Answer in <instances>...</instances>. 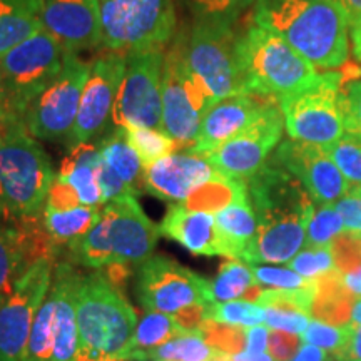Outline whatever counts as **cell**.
<instances>
[{
	"label": "cell",
	"instance_id": "obj_1",
	"mask_svg": "<svg viewBox=\"0 0 361 361\" xmlns=\"http://www.w3.org/2000/svg\"><path fill=\"white\" fill-rule=\"evenodd\" d=\"M246 184L258 219L246 264H288L306 245L316 202L303 184L273 159Z\"/></svg>",
	"mask_w": 361,
	"mask_h": 361
},
{
	"label": "cell",
	"instance_id": "obj_2",
	"mask_svg": "<svg viewBox=\"0 0 361 361\" xmlns=\"http://www.w3.org/2000/svg\"><path fill=\"white\" fill-rule=\"evenodd\" d=\"M255 24L286 40L316 69L348 61L350 22L336 0H256Z\"/></svg>",
	"mask_w": 361,
	"mask_h": 361
},
{
	"label": "cell",
	"instance_id": "obj_3",
	"mask_svg": "<svg viewBox=\"0 0 361 361\" xmlns=\"http://www.w3.org/2000/svg\"><path fill=\"white\" fill-rule=\"evenodd\" d=\"M159 234L135 194H128L104 204L90 231L67 247L71 259L87 268L141 266L152 258Z\"/></svg>",
	"mask_w": 361,
	"mask_h": 361
},
{
	"label": "cell",
	"instance_id": "obj_4",
	"mask_svg": "<svg viewBox=\"0 0 361 361\" xmlns=\"http://www.w3.org/2000/svg\"><path fill=\"white\" fill-rule=\"evenodd\" d=\"M54 179L47 152L24 124L0 134V223L24 226L42 218Z\"/></svg>",
	"mask_w": 361,
	"mask_h": 361
},
{
	"label": "cell",
	"instance_id": "obj_5",
	"mask_svg": "<svg viewBox=\"0 0 361 361\" xmlns=\"http://www.w3.org/2000/svg\"><path fill=\"white\" fill-rule=\"evenodd\" d=\"M243 94L278 102L313 84L319 72L286 40L251 25L238 40Z\"/></svg>",
	"mask_w": 361,
	"mask_h": 361
},
{
	"label": "cell",
	"instance_id": "obj_6",
	"mask_svg": "<svg viewBox=\"0 0 361 361\" xmlns=\"http://www.w3.org/2000/svg\"><path fill=\"white\" fill-rule=\"evenodd\" d=\"M80 353L92 360H117L133 338L137 316L109 276L79 274L75 288Z\"/></svg>",
	"mask_w": 361,
	"mask_h": 361
},
{
	"label": "cell",
	"instance_id": "obj_7",
	"mask_svg": "<svg viewBox=\"0 0 361 361\" xmlns=\"http://www.w3.org/2000/svg\"><path fill=\"white\" fill-rule=\"evenodd\" d=\"M218 102L194 74L186 57V35L179 34L164 54L162 64V130L178 142L191 146L200 134L206 112Z\"/></svg>",
	"mask_w": 361,
	"mask_h": 361
},
{
	"label": "cell",
	"instance_id": "obj_8",
	"mask_svg": "<svg viewBox=\"0 0 361 361\" xmlns=\"http://www.w3.org/2000/svg\"><path fill=\"white\" fill-rule=\"evenodd\" d=\"M102 44L130 54L164 51L176 34L173 0H97Z\"/></svg>",
	"mask_w": 361,
	"mask_h": 361
},
{
	"label": "cell",
	"instance_id": "obj_9",
	"mask_svg": "<svg viewBox=\"0 0 361 361\" xmlns=\"http://www.w3.org/2000/svg\"><path fill=\"white\" fill-rule=\"evenodd\" d=\"M67 51L40 29L0 57V106L20 119L25 107L52 82Z\"/></svg>",
	"mask_w": 361,
	"mask_h": 361
},
{
	"label": "cell",
	"instance_id": "obj_10",
	"mask_svg": "<svg viewBox=\"0 0 361 361\" xmlns=\"http://www.w3.org/2000/svg\"><path fill=\"white\" fill-rule=\"evenodd\" d=\"M343 74L319 72L313 84L279 101L284 129L293 141L326 147L345 134Z\"/></svg>",
	"mask_w": 361,
	"mask_h": 361
},
{
	"label": "cell",
	"instance_id": "obj_11",
	"mask_svg": "<svg viewBox=\"0 0 361 361\" xmlns=\"http://www.w3.org/2000/svg\"><path fill=\"white\" fill-rule=\"evenodd\" d=\"M234 22L196 19L186 35V57L216 101L243 94Z\"/></svg>",
	"mask_w": 361,
	"mask_h": 361
},
{
	"label": "cell",
	"instance_id": "obj_12",
	"mask_svg": "<svg viewBox=\"0 0 361 361\" xmlns=\"http://www.w3.org/2000/svg\"><path fill=\"white\" fill-rule=\"evenodd\" d=\"M89 64L67 52L62 69L29 106L20 121L32 137L56 141L71 135L79 112Z\"/></svg>",
	"mask_w": 361,
	"mask_h": 361
},
{
	"label": "cell",
	"instance_id": "obj_13",
	"mask_svg": "<svg viewBox=\"0 0 361 361\" xmlns=\"http://www.w3.org/2000/svg\"><path fill=\"white\" fill-rule=\"evenodd\" d=\"M162 51L126 54L111 121L116 128L162 129Z\"/></svg>",
	"mask_w": 361,
	"mask_h": 361
},
{
	"label": "cell",
	"instance_id": "obj_14",
	"mask_svg": "<svg viewBox=\"0 0 361 361\" xmlns=\"http://www.w3.org/2000/svg\"><path fill=\"white\" fill-rule=\"evenodd\" d=\"M135 295L147 311L168 314L214 303L209 279L164 256H152L139 266Z\"/></svg>",
	"mask_w": 361,
	"mask_h": 361
},
{
	"label": "cell",
	"instance_id": "obj_15",
	"mask_svg": "<svg viewBox=\"0 0 361 361\" xmlns=\"http://www.w3.org/2000/svg\"><path fill=\"white\" fill-rule=\"evenodd\" d=\"M52 256L29 264L6 303L0 306V361H20L35 316L51 291Z\"/></svg>",
	"mask_w": 361,
	"mask_h": 361
},
{
	"label": "cell",
	"instance_id": "obj_16",
	"mask_svg": "<svg viewBox=\"0 0 361 361\" xmlns=\"http://www.w3.org/2000/svg\"><path fill=\"white\" fill-rule=\"evenodd\" d=\"M284 119L278 102H269L241 133L204 157L216 171L229 178H252L279 146Z\"/></svg>",
	"mask_w": 361,
	"mask_h": 361
},
{
	"label": "cell",
	"instance_id": "obj_17",
	"mask_svg": "<svg viewBox=\"0 0 361 361\" xmlns=\"http://www.w3.org/2000/svg\"><path fill=\"white\" fill-rule=\"evenodd\" d=\"M126 69V54L109 51L89 64L79 112L69 135L71 146L89 142L111 119L121 80Z\"/></svg>",
	"mask_w": 361,
	"mask_h": 361
},
{
	"label": "cell",
	"instance_id": "obj_18",
	"mask_svg": "<svg viewBox=\"0 0 361 361\" xmlns=\"http://www.w3.org/2000/svg\"><path fill=\"white\" fill-rule=\"evenodd\" d=\"M273 161L303 184L316 204H335L351 189L323 146L288 139L276 147Z\"/></svg>",
	"mask_w": 361,
	"mask_h": 361
},
{
	"label": "cell",
	"instance_id": "obj_19",
	"mask_svg": "<svg viewBox=\"0 0 361 361\" xmlns=\"http://www.w3.org/2000/svg\"><path fill=\"white\" fill-rule=\"evenodd\" d=\"M42 29L67 52H79L102 44L97 0H39Z\"/></svg>",
	"mask_w": 361,
	"mask_h": 361
},
{
	"label": "cell",
	"instance_id": "obj_20",
	"mask_svg": "<svg viewBox=\"0 0 361 361\" xmlns=\"http://www.w3.org/2000/svg\"><path fill=\"white\" fill-rule=\"evenodd\" d=\"M219 174L204 156L173 152L149 168H144V189L159 200L180 204L194 189Z\"/></svg>",
	"mask_w": 361,
	"mask_h": 361
},
{
	"label": "cell",
	"instance_id": "obj_21",
	"mask_svg": "<svg viewBox=\"0 0 361 361\" xmlns=\"http://www.w3.org/2000/svg\"><path fill=\"white\" fill-rule=\"evenodd\" d=\"M269 102L274 101L250 96V94H238V96L221 99L206 112L200 134L186 152L197 156L213 152L214 149L223 146L224 142L241 133Z\"/></svg>",
	"mask_w": 361,
	"mask_h": 361
},
{
	"label": "cell",
	"instance_id": "obj_22",
	"mask_svg": "<svg viewBox=\"0 0 361 361\" xmlns=\"http://www.w3.org/2000/svg\"><path fill=\"white\" fill-rule=\"evenodd\" d=\"M159 233L197 256H221L216 216L173 204L159 223Z\"/></svg>",
	"mask_w": 361,
	"mask_h": 361
},
{
	"label": "cell",
	"instance_id": "obj_23",
	"mask_svg": "<svg viewBox=\"0 0 361 361\" xmlns=\"http://www.w3.org/2000/svg\"><path fill=\"white\" fill-rule=\"evenodd\" d=\"M39 221L24 226L0 223V306L11 296L20 274L34 263L27 259V252L37 251L39 245H54L49 236L42 238L45 231L37 228Z\"/></svg>",
	"mask_w": 361,
	"mask_h": 361
},
{
	"label": "cell",
	"instance_id": "obj_24",
	"mask_svg": "<svg viewBox=\"0 0 361 361\" xmlns=\"http://www.w3.org/2000/svg\"><path fill=\"white\" fill-rule=\"evenodd\" d=\"M216 216L221 256L246 263L247 255L258 233V219L252 209L250 196L224 207Z\"/></svg>",
	"mask_w": 361,
	"mask_h": 361
},
{
	"label": "cell",
	"instance_id": "obj_25",
	"mask_svg": "<svg viewBox=\"0 0 361 361\" xmlns=\"http://www.w3.org/2000/svg\"><path fill=\"white\" fill-rule=\"evenodd\" d=\"M101 161L99 146L92 142H82L71 146L69 152L61 164L57 176L66 179L78 192L82 206H102L101 189L97 184L96 168Z\"/></svg>",
	"mask_w": 361,
	"mask_h": 361
},
{
	"label": "cell",
	"instance_id": "obj_26",
	"mask_svg": "<svg viewBox=\"0 0 361 361\" xmlns=\"http://www.w3.org/2000/svg\"><path fill=\"white\" fill-rule=\"evenodd\" d=\"M356 298L336 268L314 279V300L311 316L319 322L345 326L351 323Z\"/></svg>",
	"mask_w": 361,
	"mask_h": 361
},
{
	"label": "cell",
	"instance_id": "obj_27",
	"mask_svg": "<svg viewBox=\"0 0 361 361\" xmlns=\"http://www.w3.org/2000/svg\"><path fill=\"white\" fill-rule=\"evenodd\" d=\"M40 29L39 0H0V57Z\"/></svg>",
	"mask_w": 361,
	"mask_h": 361
},
{
	"label": "cell",
	"instance_id": "obj_28",
	"mask_svg": "<svg viewBox=\"0 0 361 361\" xmlns=\"http://www.w3.org/2000/svg\"><path fill=\"white\" fill-rule=\"evenodd\" d=\"M184 333L189 331L179 328L173 314L147 311L141 322L137 323L133 338L117 360H149L152 351L173 340V338L184 335Z\"/></svg>",
	"mask_w": 361,
	"mask_h": 361
},
{
	"label": "cell",
	"instance_id": "obj_29",
	"mask_svg": "<svg viewBox=\"0 0 361 361\" xmlns=\"http://www.w3.org/2000/svg\"><path fill=\"white\" fill-rule=\"evenodd\" d=\"M101 209L102 206H78L66 211L44 209L40 223L54 245L71 246L97 223Z\"/></svg>",
	"mask_w": 361,
	"mask_h": 361
},
{
	"label": "cell",
	"instance_id": "obj_30",
	"mask_svg": "<svg viewBox=\"0 0 361 361\" xmlns=\"http://www.w3.org/2000/svg\"><path fill=\"white\" fill-rule=\"evenodd\" d=\"M245 197H247V184L245 179L229 178V176L219 173L194 189L188 200L180 204L192 211L218 214L224 207L245 200Z\"/></svg>",
	"mask_w": 361,
	"mask_h": 361
},
{
	"label": "cell",
	"instance_id": "obj_31",
	"mask_svg": "<svg viewBox=\"0 0 361 361\" xmlns=\"http://www.w3.org/2000/svg\"><path fill=\"white\" fill-rule=\"evenodd\" d=\"M99 154L114 173L137 194L144 189V166L141 157L126 141L123 129L117 128L114 134L99 144ZM146 191V189H144Z\"/></svg>",
	"mask_w": 361,
	"mask_h": 361
},
{
	"label": "cell",
	"instance_id": "obj_32",
	"mask_svg": "<svg viewBox=\"0 0 361 361\" xmlns=\"http://www.w3.org/2000/svg\"><path fill=\"white\" fill-rule=\"evenodd\" d=\"M209 284L214 303H226V301L243 300L256 284V279L252 276L250 264L231 259L221 266L219 273L209 279Z\"/></svg>",
	"mask_w": 361,
	"mask_h": 361
},
{
	"label": "cell",
	"instance_id": "obj_33",
	"mask_svg": "<svg viewBox=\"0 0 361 361\" xmlns=\"http://www.w3.org/2000/svg\"><path fill=\"white\" fill-rule=\"evenodd\" d=\"M123 129V128H119ZM123 134L137 156L141 157L144 168H149L162 157L173 154L178 142L162 129L151 128H126Z\"/></svg>",
	"mask_w": 361,
	"mask_h": 361
},
{
	"label": "cell",
	"instance_id": "obj_34",
	"mask_svg": "<svg viewBox=\"0 0 361 361\" xmlns=\"http://www.w3.org/2000/svg\"><path fill=\"white\" fill-rule=\"evenodd\" d=\"M223 351L214 350L201 333H184L159 346L149 356L154 361H213Z\"/></svg>",
	"mask_w": 361,
	"mask_h": 361
},
{
	"label": "cell",
	"instance_id": "obj_35",
	"mask_svg": "<svg viewBox=\"0 0 361 361\" xmlns=\"http://www.w3.org/2000/svg\"><path fill=\"white\" fill-rule=\"evenodd\" d=\"M206 319L233 324V326H258L264 323V308L258 303L246 300L226 301V303H213L207 306Z\"/></svg>",
	"mask_w": 361,
	"mask_h": 361
},
{
	"label": "cell",
	"instance_id": "obj_36",
	"mask_svg": "<svg viewBox=\"0 0 361 361\" xmlns=\"http://www.w3.org/2000/svg\"><path fill=\"white\" fill-rule=\"evenodd\" d=\"M326 151L340 173L353 188L361 186V139L345 133L336 142L326 146Z\"/></svg>",
	"mask_w": 361,
	"mask_h": 361
},
{
	"label": "cell",
	"instance_id": "obj_37",
	"mask_svg": "<svg viewBox=\"0 0 361 361\" xmlns=\"http://www.w3.org/2000/svg\"><path fill=\"white\" fill-rule=\"evenodd\" d=\"M345 231L343 219L335 204H316L313 218L306 229V247L329 246L338 234Z\"/></svg>",
	"mask_w": 361,
	"mask_h": 361
},
{
	"label": "cell",
	"instance_id": "obj_38",
	"mask_svg": "<svg viewBox=\"0 0 361 361\" xmlns=\"http://www.w3.org/2000/svg\"><path fill=\"white\" fill-rule=\"evenodd\" d=\"M314 300V279L306 286L296 288V290H281V288H266L261 293L256 303L263 308H281L290 311H300V313L310 314L313 308Z\"/></svg>",
	"mask_w": 361,
	"mask_h": 361
},
{
	"label": "cell",
	"instance_id": "obj_39",
	"mask_svg": "<svg viewBox=\"0 0 361 361\" xmlns=\"http://www.w3.org/2000/svg\"><path fill=\"white\" fill-rule=\"evenodd\" d=\"M246 331L247 328L245 326H233V324L218 323L213 319H206L200 329L207 345L229 356H236L245 351Z\"/></svg>",
	"mask_w": 361,
	"mask_h": 361
},
{
	"label": "cell",
	"instance_id": "obj_40",
	"mask_svg": "<svg viewBox=\"0 0 361 361\" xmlns=\"http://www.w3.org/2000/svg\"><path fill=\"white\" fill-rule=\"evenodd\" d=\"M288 268L303 276L305 279H316L328 271L335 269V258H333L331 245L318 247H303L288 263Z\"/></svg>",
	"mask_w": 361,
	"mask_h": 361
},
{
	"label": "cell",
	"instance_id": "obj_41",
	"mask_svg": "<svg viewBox=\"0 0 361 361\" xmlns=\"http://www.w3.org/2000/svg\"><path fill=\"white\" fill-rule=\"evenodd\" d=\"M348 331L350 323L345 324V326H336V324L319 322V319H311L308 328L301 335V340H303V343L313 345L316 348H322L326 353L335 356L340 351L343 343L346 341Z\"/></svg>",
	"mask_w": 361,
	"mask_h": 361
},
{
	"label": "cell",
	"instance_id": "obj_42",
	"mask_svg": "<svg viewBox=\"0 0 361 361\" xmlns=\"http://www.w3.org/2000/svg\"><path fill=\"white\" fill-rule=\"evenodd\" d=\"M335 268L343 276L361 273V233L343 231L331 243Z\"/></svg>",
	"mask_w": 361,
	"mask_h": 361
},
{
	"label": "cell",
	"instance_id": "obj_43",
	"mask_svg": "<svg viewBox=\"0 0 361 361\" xmlns=\"http://www.w3.org/2000/svg\"><path fill=\"white\" fill-rule=\"evenodd\" d=\"M196 19H219L234 22L256 0H186Z\"/></svg>",
	"mask_w": 361,
	"mask_h": 361
},
{
	"label": "cell",
	"instance_id": "obj_44",
	"mask_svg": "<svg viewBox=\"0 0 361 361\" xmlns=\"http://www.w3.org/2000/svg\"><path fill=\"white\" fill-rule=\"evenodd\" d=\"M255 276L256 283L261 286L269 288H281V290H296V288L306 286L310 279H305L303 276L295 273L290 268H278V266H268V264H250ZM313 281V279H311Z\"/></svg>",
	"mask_w": 361,
	"mask_h": 361
},
{
	"label": "cell",
	"instance_id": "obj_45",
	"mask_svg": "<svg viewBox=\"0 0 361 361\" xmlns=\"http://www.w3.org/2000/svg\"><path fill=\"white\" fill-rule=\"evenodd\" d=\"M311 316L300 313V311H290L281 308H264V324L269 329L276 331H286L293 335H303L305 329L308 328L311 322Z\"/></svg>",
	"mask_w": 361,
	"mask_h": 361
},
{
	"label": "cell",
	"instance_id": "obj_46",
	"mask_svg": "<svg viewBox=\"0 0 361 361\" xmlns=\"http://www.w3.org/2000/svg\"><path fill=\"white\" fill-rule=\"evenodd\" d=\"M345 133L361 139V79L343 87L341 97Z\"/></svg>",
	"mask_w": 361,
	"mask_h": 361
},
{
	"label": "cell",
	"instance_id": "obj_47",
	"mask_svg": "<svg viewBox=\"0 0 361 361\" xmlns=\"http://www.w3.org/2000/svg\"><path fill=\"white\" fill-rule=\"evenodd\" d=\"M96 176L99 189H101L102 206L107 204V202L119 200L123 196H128V194H135L102 159L99 161L96 168Z\"/></svg>",
	"mask_w": 361,
	"mask_h": 361
},
{
	"label": "cell",
	"instance_id": "obj_48",
	"mask_svg": "<svg viewBox=\"0 0 361 361\" xmlns=\"http://www.w3.org/2000/svg\"><path fill=\"white\" fill-rule=\"evenodd\" d=\"M78 206H82V204H80L75 189L72 188L66 179H61L59 176H56L51 189H49L44 209L66 211V209H72V207H78Z\"/></svg>",
	"mask_w": 361,
	"mask_h": 361
},
{
	"label": "cell",
	"instance_id": "obj_49",
	"mask_svg": "<svg viewBox=\"0 0 361 361\" xmlns=\"http://www.w3.org/2000/svg\"><path fill=\"white\" fill-rule=\"evenodd\" d=\"M301 343L303 340L300 335L273 329V331H269L268 355L274 361H291L293 356L301 348Z\"/></svg>",
	"mask_w": 361,
	"mask_h": 361
},
{
	"label": "cell",
	"instance_id": "obj_50",
	"mask_svg": "<svg viewBox=\"0 0 361 361\" xmlns=\"http://www.w3.org/2000/svg\"><path fill=\"white\" fill-rule=\"evenodd\" d=\"M335 207L341 216L345 231L361 233V196L353 192L345 194L335 202Z\"/></svg>",
	"mask_w": 361,
	"mask_h": 361
},
{
	"label": "cell",
	"instance_id": "obj_51",
	"mask_svg": "<svg viewBox=\"0 0 361 361\" xmlns=\"http://www.w3.org/2000/svg\"><path fill=\"white\" fill-rule=\"evenodd\" d=\"M336 361H361V323H350L346 341L335 355Z\"/></svg>",
	"mask_w": 361,
	"mask_h": 361
},
{
	"label": "cell",
	"instance_id": "obj_52",
	"mask_svg": "<svg viewBox=\"0 0 361 361\" xmlns=\"http://www.w3.org/2000/svg\"><path fill=\"white\" fill-rule=\"evenodd\" d=\"M268 340H269V328L268 326L258 324V326L247 328L245 353H247V355L266 353V351H268Z\"/></svg>",
	"mask_w": 361,
	"mask_h": 361
},
{
	"label": "cell",
	"instance_id": "obj_53",
	"mask_svg": "<svg viewBox=\"0 0 361 361\" xmlns=\"http://www.w3.org/2000/svg\"><path fill=\"white\" fill-rule=\"evenodd\" d=\"M291 361H331L329 360V353L322 350L316 348L313 345H308V343H303L301 348L298 350V353L293 356Z\"/></svg>",
	"mask_w": 361,
	"mask_h": 361
},
{
	"label": "cell",
	"instance_id": "obj_54",
	"mask_svg": "<svg viewBox=\"0 0 361 361\" xmlns=\"http://www.w3.org/2000/svg\"><path fill=\"white\" fill-rule=\"evenodd\" d=\"M350 44L355 59L361 62V17L350 24Z\"/></svg>",
	"mask_w": 361,
	"mask_h": 361
},
{
	"label": "cell",
	"instance_id": "obj_55",
	"mask_svg": "<svg viewBox=\"0 0 361 361\" xmlns=\"http://www.w3.org/2000/svg\"><path fill=\"white\" fill-rule=\"evenodd\" d=\"M336 2L345 11L350 24H353L355 20H358L361 17V0H336Z\"/></svg>",
	"mask_w": 361,
	"mask_h": 361
},
{
	"label": "cell",
	"instance_id": "obj_56",
	"mask_svg": "<svg viewBox=\"0 0 361 361\" xmlns=\"http://www.w3.org/2000/svg\"><path fill=\"white\" fill-rule=\"evenodd\" d=\"M17 123H22V121L17 119V117H13L11 112H7L2 106H0V134H4L6 130L11 129L12 126Z\"/></svg>",
	"mask_w": 361,
	"mask_h": 361
},
{
	"label": "cell",
	"instance_id": "obj_57",
	"mask_svg": "<svg viewBox=\"0 0 361 361\" xmlns=\"http://www.w3.org/2000/svg\"><path fill=\"white\" fill-rule=\"evenodd\" d=\"M350 192L358 194V196H361V186H360V188H353V189H350Z\"/></svg>",
	"mask_w": 361,
	"mask_h": 361
},
{
	"label": "cell",
	"instance_id": "obj_58",
	"mask_svg": "<svg viewBox=\"0 0 361 361\" xmlns=\"http://www.w3.org/2000/svg\"><path fill=\"white\" fill-rule=\"evenodd\" d=\"M107 361H154V360H107Z\"/></svg>",
	"mask_w": 361,
	"mask_h": 361
}]
</instances>
